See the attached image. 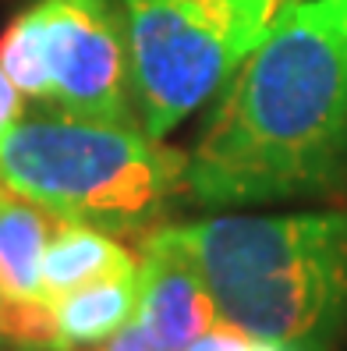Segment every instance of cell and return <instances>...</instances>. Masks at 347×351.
Listing matches in <instances>:
<instances>
[{"label":"cell","mask_w":347,"mask_h":351,"mask_svg":"<svg viewBox=\"0 0 347 351\" xmlns=\"http://www.w3.org/2000/svg\"><path fill=\"white\" fill-rule=\"evenodd\" d=\"M347 189V0H287L227 78L188 156L198 206Z\"/></svg>","instance_id":"6da1fadb"},{"label":"cell","mask_w":347,"mask_h":351,"mask_svg":"<svg viewBox=\"0 0 347 351\" xmlns=\"http://www.w3.org/2000/svg\"><path fill=\"white\" fill-rule=\"evenodd\" d=\"M223 323L287 351L347 341V210L248 217L177 227Z\"/></svg>","instance_id":"7a4b0ae2"},{"label":"cell","mask_w":347,"mask_h":351,"mask_svg":"<svg viewBox=\"0 0 347 351\" xmlns=\"http://www.w3.org/2000/svg\"><path fill=\"white\" fill-rule=\"evenodd\" d=\"M188 156L138 125L64 110L22 117L0 142V184L60 220L110 234L153 227L185 189Z\"/></svg>","instance_id":"3957f363"},{"label":"cell","mask_w":347,"mask_h":351,"mask_svg":"<svg viewBox=\"0 0 347 351\" xmlns=\"http://www.w3.org/2000/svg\"><path fill=\"white\" fill-rule=\"evenodd\" d=\"M287 0H120L138 128L163 138L213 99Z\"/></svg>","instance_id":"277c9868"},{"label":"cell","mask_w":347,"mask_h":351,"mask_svg":"<svg viewBox=\"0 0 347 351\" xmlns=\"http://www.w3.org/2000/svg\"><path fill=\"white\" fill-rule=\"evenodd\" d=\"M32 11L50 71V107L138 125L120 0H36Z\"/></svg>","instance_id":"5b68a950"},{"label":"cell","mask_w":347,"mask_h":351,"mask_svg":"<svg viewBox=\"0 0 347 351\" xmlns=\"http://www.w3.org/2000/svg\"><path fill=\"white\" fill-rule=\"evenodd\" d=\"M138 287V326L156 351H185L220 323L206 277L177 227H156L142 238Z\"/></svg>","instance_id":"8992f818"},{"label":"cell","mask_w":347,"mask_h":351,"mask_svg":"<svg viewBox=\"0 0 347 351\" xmlns=\"http://www.w3.org/2000/svg\"><path fill=\"white\" fill-rule=\"evenodd\" d=\"M138 270V256L120 245L110 231L92 223L60 220L53 238L47 241L43 266H39V291L47 302H57L71 291L107 277H125Z\"/></svg>","instance_id":"52a82bcc"},{"label":"cell","mask_w":347,"mask_h":351,"mask_svg":"<svg viewBox=\"0 0 347 351\" xmlns=\"http://www.w3.org/2000/svg\"><path fill=\"white\" fill-rule=\"evenodd\" d=\"M57 227L60 217L47 206L0 184V291L8 298H43L39 266Z\"/></svg>","instance_id":"ba28073f"},{"label":"cell","mask_w":347,"mask_h":351,"mask_svg":"<svg viewBox=\"0 0 347 351\" xmlns=\"http://www.w3.org/2000/svg\"><path fill=\"white\" fill-rule=\"evenodd\" d=\"M138 270L125 277H107L86 284L78 291L64 295L53 302L57 326H60V341L64 351H81V348H96L120 334L125 326L138 319Z\"/></svg>","instance_id":"9c48e42d"},{"label":"cell","mask_w":347,"mask_h":351,"mask_svg":"<svg viewBox=\"0 0 347 351\" xmlns=\"http://www.w3.org/2000/svg\"><path fill=\"white\" fill-rule=\"evenodd\" d=\"M0 68L22 89V96H29L36 103H50V71L43 60L39 22H36L32 8L18 11L8 22L4 36H0Z\"/></svg>","instance_id":"30bf717a"},{"label":"cell","mask_w":347,"mask_h":351,"mask_svg":"<svg viewBox=\"0 0 347 351\" xmlns=\"http://www.w3.org/2000/svg\"><path fill=\"white\" fill-rule=\"evenodd\" d=\"M0 337L18 351H64L53 302L47 298H8L0 302Z\"/></svg>","instance_id":"8fae6325"},{"label":"cell","mask_w":347,"mask_h":351,"mask_svg":"<svg viewBox=\"0 0 347 351\" xmlns=\"http://www.w3.org/2000/svg\"><path fill=\"white\" fill-rule=\"evenodd\" d=\"M252 344H255V337H248L244 330L220 319L213 330H206V334L198 341H192L185 351H252Z\"/></svg>","instance_id":"7c38bea8"},{"label":"cell","mask_w":347,"mask_h":351,"mask_svg":"<svg viewBox=\"0 0 347 351\" xmlns=\"http://www.w3.org/2000/svg\"><path fill=\"white\" fill-rule=\"evenodd\" d=\"M25 117V96L22 89L8 78V71L0 68V142L8 138V132Z\"/></svg>","instance_id":"4fadbf2b"},{"label":"cell","mask_w":347,"mask_h":351,"mask_svg":"<svg viewBox=\"0 0 347 351\" xmlns=\"http://www.w3.org/2000/svg\"><path fill=\"white\" fill-rule=\"evenodd\" d=\"M81 351H156V344L146 337V330L138 326V319L131 326H125L120 334H114L110 341L96 344V348H81Z\"/></svg>","instance_id":"5bb4252c"},{"label":"cell","mask_w":347,"mask_h":351,"mask_svg":"<svg viewBox=\"0 0 347 351\" xmlns=\"http://www.w3.org/2000/svg\"><path fill=\"white\" fill-rule=\"evenodd\" d=\"M252 351H287V348H277V344H262V341H255Z\"/></svg>","instance_id":"9a60e30c"},{"label":"cell","mask_w":347,"mask_h":351,"mask_svg":"<svg viewBox=\"0 0 347 351\" xmlns=\"http://www.w3.org/2000/svg\"><path fill=\"white\" fill-rule=\"evenodd\" d=\"M0 302H4V291H0ZM0 348H4V337H0Z\"/></svg>","instance_id":"2e32d148"},{"label":"cell","mask_w":347,"mask_h":351,"mask_svg":"<svg viewBox=\"0 0 347 351\" xmlns=\"http://www.w3.org/2000/svg\"><path fill=\"white\" fill-rule=\"evenodd\" d=\"M0 351H18V348H0Z\"/></svg>","instance_id":"e0dca14e"}]
</instances>
